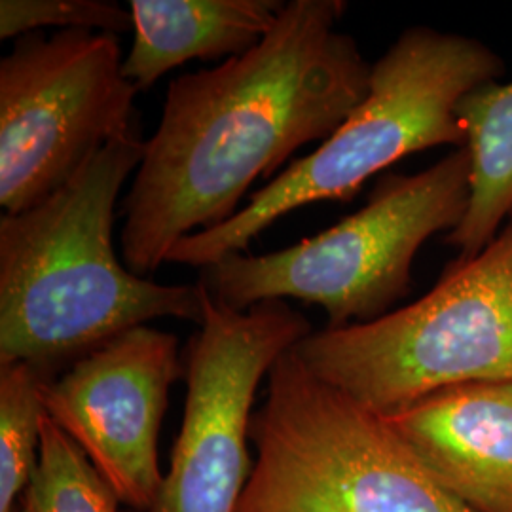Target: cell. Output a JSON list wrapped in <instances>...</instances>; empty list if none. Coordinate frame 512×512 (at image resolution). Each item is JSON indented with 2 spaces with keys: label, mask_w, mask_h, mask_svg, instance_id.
I'll return each mask as SVG.
<instances>
[{
  "label": "cell",
  "mask_w": 512,
  "mask_h": 512,
  "mask_svg": "<svg viewBox=\"0 0 512 512\" xmlns=\"http://www.w3.org/2000/svg\"><path fill=\"white\" fill-rule=\"evenodd\" d=\"M346 10V0H291L255 48L169 84L124 200L133 274L150 279L181 239L232 219L258 177L327 141L365 99L372 65L338 29Z\"/></svg>",
  "instance_id": "obj_1"
},
{
  "label": "cell",
  "mask_w": 512,
  "mask_h": 512,
  "mask_svg": "<svg viewBox=\"0 0 512 512\" xmlns=\"http://www.w3.org/2000/svg\"><path fill=\"white\" fill-rule=\"evenodd\" d=\"M456 114L471 160V194L465 217L446 243L467 260L482 253L512 215V80L471 90Z\"/></svg>",
  "instance_id": "obj_12"
},
{
  "label": "cell",
  "mask_w": 512,
  "mask_h": 512,
  "mask_svg": "<svg viewBox=\"0 0 512 512\" xmlns=\"http://www.w3.org/2000/svg\"><path fill=\"white\" fill-rule=\"evenodd\" d=\"M283 8L279 0H131L124 74L143 92L186 61L245 54L274 29Z\"/></svg>",
  "instance_id": "obj_11"
},
{
  "label": "cell",
  "mask_w": 512,
  "mask_h": 512,
  "mask_svg": "<svg viewBox=\"0 0 512 512\" xmlns=\"http://www.w3.org/2000/svg\"><path fill=\"white\" fill-rule=\"evenodd\" d=\"M315 376L380 416L458 385L512 382V220L456 258L420 300L293 348Z\"/></svg>",
  "instance_id": "obj_6"
},
{
  "label": "cell",
  "mask_w": 512,
  "mask_h": 512,
  "mask_svg": "<svg viewBox=\"0 0 512 512\" xmlns=\"http://www.w3.org/2000/svg\"><path fill=\"white\" fill-rule=\"evenodd\" d=\"M184 374L177 336L141 325L48 380V418L76 442L120 503L152 507L164 475L158 440L169 387Z\"/></svg>",
  "instance_id": "obj_9"
},
{
  "label": "cell",
  "mask_w": 512,
  "mask_h": 512,
  "mask_svg": "<svg viewBox=\"0 0 512 512\" xmlns=\"http://www.w3.org/2000/svg\"><path fill=\"white\" fill-rule=\"evenodd\" d=\"M145 152L139 128L97 150L37 205L0 219V365L57 376L154 319L200 325L203 289L139 277L114 251L116 200Z\"/></svg>",
  "instance_id": "obj_2"
},
{
  "label": "cell",
  "mask_w": 512,
  "mask_h": 512,
  "mask_svg": "<svg viewBox=\"0 0 512 512\" xmlns=\"http://www.w3.org/2000/svg\"><path fill=\"white\" fill-rule=\"evenodd\" d=\"M16 512H23V511H21V507H18V511H16Z\"/></svg>",
  "instance_id": "obj_16"
},
{
  "label": "cell",
  "mask_w": 512,
  "mask_h": 512,
  "mask_svg": "<svg viewBox=\"0 0 512 512\" xmlns=\"http://www.w3.org/2000/svg\"><path fill=\"white\" fill-rule=\"evenodd\" d=\"M118 503L92 461L46 414L37 471L19 501L21 511L118 512Z\"/></svg>",
  "instance_id": "obj_14"
},
{
  "label": "cell",
  "mask_w": 512,
  "mask_h": 512,
  "mask_svg": "<svg viewBox=\"0 0 512 512\" xmlns=\"http://www.w3.org/2000/svg\"><path fill=\"white\" fill-rule=\"evenodd\" d=\"M469 194V152L454 148L418 173L384 175L365 207L329 230L266 255L222 256L198 283L234 310L293 298L321 306L325 329L370 323L410 291L421 247L458 228Z\"/></svg>",
  "instance_id": "obj_4"
},
{
  "label": "cell",
  "mask_w": 512,
  "mask_h": 512,
  "mask_svg": "<svg viewBox=\"0 0 512 512\" xmlns=\"http://www.w3.org/2000/svg\"><path fill=\"white\" fill-rule=\"evenodd\" d=\"M198 327L184 361L183 425L160 492L145 512H238L253 471L256 389L313 332L287 300L234 310L207 289Z\"/></svg>",
  "instance_id": "obj_8"
},
{
  "label": "cell",
  "mask_w": 512,
  "mask_h": 512,
  "mask_svg": "<svg viewBox=\"0 0 512 512\" xmlns=\"http://www.w3.org/2000/svg\"><path fill=\"white\" fill-rule=\"evenodd\" d=\"M503 74V59L476 38L425 25L406 29L372 65L365 99L327 141L256 190L232 219L181 239L167 262L203 270L222 256L247 253L253 239L296 209L348 202L410 154L463 147L459 101Z\"/></svg>",
  "instance_id": "obj_3"
},
{
  "label": "cell",
  "mask_w": 512,
  "mask_h": 512,
  "mask_svg": "<svg viewBox=\"0 0 512 512\" xmlns=\"http://www.w3.org/2000/svg\"><path fill=\"white\" fill-rule=\"evenodd\" d=\"M52 378L31 363L0 365V512L18 511L37 471L46 418L42 389Z\"/></svg>",
  "instance_id": "obj_13"
},
{
  "label": "cell",
  "mask_w": 512,
  "mask_h": 512,
  "mask_svg": "<svg viewBox=\"0 0 512 512\" xmlns=\"http://www.w3.org/2000/svg\"><path fill=\"white\" fill-rule=\"evenodd\" d=\"M44 27L120 35L133 29L131 12L107 0H2L0 38H19Z\"/></svg>",
  "instance_id": "obj_15"
},
{
  "label": "cell",
  "mask_w": 512,
  "mask_h": 512,
  "mask_svg": "<svg viewBox=\"0 0 512 512\" xmlns=\"http://www.w3.org/2000/svg\"><path fill=\"white\" fill-rule=\"evenodd\" d=\"M137 88L114 35H23L0 61V205L21 213L69 183L97 150L139 128Z\"/></svg>",
  "instance_id": "obj_7"
},
{
  "label": "cell",
  "mask_w": 512,
  "mask_h": 512,
  "mask_svg": "<svg viewBox=\"0 0 512 512\" xmlns=\"http://www.w3.org/2000/svg\"><path fill=\"white\" fill-rule=\"evenodd\" d=\"M387 421L473 512H512V382L458 385Z\"/></svg>",
  "instance_id": "obj_10"
},
{
  "label": "cell",
  "mask_w": 512,
  "mask_h": 512,
  "mask_svg": "<svg viewBox=\"0 0 512 512\" xmlns=\"http://www.w3.org/2000/svg\"><path fill=\"white\" fill-rule=\"evenodd\" d=\"M251 442L238 512H473L385 416L315 376L293 349L268 374Z\"/></svg>",
  "instance_id": "obj_5"
}]
</instances>
